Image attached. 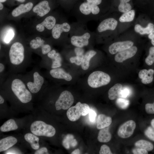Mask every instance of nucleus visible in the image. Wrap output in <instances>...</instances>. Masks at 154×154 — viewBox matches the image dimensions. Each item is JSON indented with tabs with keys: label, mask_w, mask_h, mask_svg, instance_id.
I'll use <instances>...</instances> for the list:
<instances>
[{
	"label": "nucleus",
	"mask_w": 154,
	"mask_h": 154,
	"mask_svg": "<svg viewBox=\"0 0 154 154\" xmlns=\"http://www.w3.org/2000/svg\"><path fill=\"white\" fill-rule=\"evenodd\" d=\"M4 61L8 67V73L15 74L24 72L31 62L25 54L24 45L18 42L11 46Z\"/></svg>",
	"instance_id": "1"
},
{
	"label": "nucleus",
	"mask_w": 154,
	"mask_h": 154,
	"mask_svg": "<svg viewBox=\"0 0 154 154\" xmlns=\"http://www.w3.org/2000/svg\"><path fill=\"white\" fill-rule=\"evenodd\" d=\"M102 1L86 0L75 8L71 12L72 14L77 22L83 24H86L91 21L100 20L108 13L100 7Z\"/></svg>",
	"instance_id": "2"
},
{
	"label": "nucleus",
	"mask_w": 154,
	"mask_h": 154,
	"mask_svg": "<svg viewBox=\"0 0 154 154\" xmlns=\"http://www.w3.org/2000/svg\"><path fill=\"white\" fill-rule=\"evenodd\" d=\"M71 25L69 40L75 47L83 48L88 46L92 40L95 39V32L89 30L86 24L77 21Z\"/></svg>",
	"instance_id": "3"
},
{
	"label": "nucleus",
	"mask_w": 154,
	"mask_h": 154,
	"mask_svg": "<svg viewBox=\"0 0 154 154\" xmlns=\"http://www.w3.org/2000/svg\"><path fill=\"white\" fill-rule=\"evenodd\" d=\"M95 33V39L100 40L108 39L115 36L118 27V21L116 18L109 12L102 17Z\"/></svg>",
	"instance_id": "4"
},
{
	"label": "nucleus",
	"mask_w": 154,
	"mask_h": 154,
	"mask_svg": "<svg viewBox=\"0 0 154 154\" xmlns=\"http://www.w3.org/2000/svg\"><path fill=\"white\" fill-rule=\"evenodd\" d=\"M22 76L27 87L32 94L38 93L47 84L44 75L37 66Z\"/></svg>",
	"instance_id": "5"
},
{
	"label": "nucleus",
	"mask_w": 154,
	"mask_h": 154,
	"mask_svg": "<svg viewBox=\"0 0 154 154\" xmlns=\"http://www.w3.org/2000/svg\"><path fill=\"white\" fill-rule=\"evenodd\" d=\"M30 130L36 135L48 137L53 136L56 132L55 129L52 126L41 121L33 122L31 125Z\"/></svg>",
	"instance_id": "6"
},
{
	"label": "nucleus",
	"mask_w": 154,
	"mask_h": 154,
	"mask_svg": "<svg viewBox=\"0 0 154 154\" xmlns=\"http://www.w3.org/2000/svg\"><path fill=\"white\" fill-rule=\"evenodd\" d=\"M111 80V78L107 74L100 71H94L88 77V83L92 88H97L106 85Z\"/></svg>",
	"instance_id": "7"
},
{
	"label": "nucleus",
	"mask_w": 154,
	"mask_h": 154,
	"mask_svg": "<svg viewBox=\"0 0 154 154\" xmlns=\"http://www.w3.org/2000/svg\"><path fill=\"white\" fill-rule=\"evenodd\" d=\"M90 109L88 104L78 102L75 106L68 109L67 116L70 121H74L79 119L81 116H84L88 114Z\"/></svg>",
	"instance_id": "8"
},
{
	"label": "nucleus",
	"mask_w": 154,
	"mask_h": 154,
	"mask_svg": "<svg viewBox=\"0 0 154 154\" xmlns=\"http://www.w3.org/2000/svg\"><path fill=\"white\" fill-rule=\"evenodd\" d=\"M74 102V97L71 93L67 90L62 91L56 101L55 106L56 110H68Z\"/></svg>",
	"instance_id": "9"
},
{
	"label": "nucleus",
	"mask_w": 154,
	"mask_h": 154,
	"mask_svg": "<svg viewBox=\"0 0 154 154\" xmlns=\"http://www.w3.org/2000/svg\"><path fill=\"white\" fill-rule=\"evenodd\" d=\"M71 28V24L67 21L56 23L52 30V36L54 39L58 40L63 34L69 35Z\"/></svg>",
	"instance_id": "10"
},
{
	"label": "nucleus",
	"mask_w": 154,
	"mask_h": 154,
	"mask_svg": "<svg viewBox=\"0 0 154 154\" xmlns=\"http://www.w3.org/2000/svg\"><path fill=\"white\" fill-rule=\"evenodd\" d=\"M136 126V123L134 121H127L119 127L117 132L118 135L122 138H128L133 134Z\"/></svg>",
	"instance_id": "11"
},
{
	"label": "nucleus",
	"mask_w": 154,
	"mask_h": 154,
	"mask_svg": "<svg viewBox=\"0 0 154 154\" xmlns=\"http://www.w3.org/2000/svg\"><path fill=\"white\" fill-rule=\"evenodd\" d=\"M134 43L130 40L119 41L114 42L108 47V51L112 54L117 53L130 48L133 46Z\"/></svg>",
	"instance_id": "12"
},
{
	"label": "nucleus",
	"mask_w": 154,
	"mask_h": 154,
	"mask_svg": "<svg viewBox=\"0 0 154 154\" xmlns=\"http://www.w3.org/2000/svg\"><path fill=\"white\" fill-rule=\"evenodd\" d=\"M45 41L39 37H37L35 39L31 40L29 43V46L31 49L37 50L40 49L41 50V54L45 55L51 50L50 46L48 44H45Z\"/></svg>",
	"instance_id": "13"
},
{
	"label": "nucleus",
	"mask_w": 154,
	"mask_h": 154,
	"mask_svg": "<svg viewBox=\"0 0 154 154\" xmlns=\"http://www.w3.org/2000/svg\"><path fill=\"white\" fill-rule=\"evenodd\" d=\"M137 51V47L135 46H133L129 48L116 54L115 56V60L117 62H121L133 57L136 54Z\"/></svg>",
	"instance_id": "14"
},
{
	"label": "nucleus",
	"mask_w": 154,
	"mask_h": 154,
	"mask_svg": "<svg viewBox=\"0 0 154 154\" xmlns=\"http://www.w3.org/2000/svg\"><path fill=\"white\" fill-rule=\"evenodd\" d=\"M46 55V57L44 58L50 60V68L51 69L61 67L62 59L61 54L59 52H56L55 50L52 49Z\"/></svg>",
	"instance_id": "15"
},
{
	"label": "nucleus",
	"mask_w": 154,
	"mask_h": 154,
	"mask_svg": "<svg viewBox=\"0 0 154 154\" xmlns=\"http://www.w3.org/2000/svg\"><path fill=\"white\" fill-rule=\"evenodd\" d=\"M47 72L52 77L56 79H63L69 81L71 80L72 78L69 74L60 67L51 69Z\"/></svg>",
	"instance_id": "16"
},
{
	"label": "nucleus",
	"mask_w": 154,
	"mask_h": 154,
	"mask_svg": "<svg viewBox=\"0 0 154 154\" xmlns=\"http://www.w3.org/2000/svg\"><path fill=\"white\" fill-rule=\"evenodd\" d=\"M56 20L54 17L52 15L48 16L41 23L36 26V29L40 32L44 31V27L48 30H52L56 24Z\"/></svg>",
	"instance_id": "17"
},
{
	"label": "nucleus",
	"mask_w": 154,
	"mask_h": 154,
	"mask_svg": "<svg viewBox=\"0 0 154 154\" xmlns=\"http://www.w3.org/2000/svg\"><path fill=\"white\" fill-rule=\"evenodd\" d=\"M50 10L48 2L47 1L44 0L36 5L33 8V11L38 15L42 17L48 14Z\"/></svg>",
	"instance_id": "18"
},
{
	"label": "nucleus",
	"mask_w": 154,
	"mask_h": 154,
	"mask_svg": "<svg viewBox=\"0 0 154 154\" xmlns=\"http://www.w3.org/2000/svg\"><path fill=\"white\" fill-rule=\"evenodd\" d=\"M154 74V70L152 69H150L148 70L144 69L139 71L138 76L141 79V82L142 83L147 84L153 81Z\"/></svg>",
	"instance_id": "19"
},
{
	"label": "nucleus",
	"mask_w": 154,
	"mask_h": 154,
	"mask_svg": "<svg viewBox=\"0 0 154 154\" xmlns=\"http://www.w3.org/2000/svg\"><path fill=\"white\" fill-rule=\"evenodd\" d=\"M17 140L15 137L10 136L0 140V152L7 150L12 147L17 142Z\"/></svg>",
	"instance_id": "20"
},
{
	"label": "nucleus",
	"mask_w": 154,
	"mask_h": 154,
	"mask_svg": "<svg viewBox=\"0 0 154 154\" xmlns=\"http://www.w3.org/2000/svg\"><path fill=\"white\" fill-rule=\"evenodd\" d=\"M33 6V3L31 2L25 4H21L13 11L12 15L14 17L18 16L21 14L29 11Z\"/></svg>",
	"instance_id": "21"
},
{
	"label": "nucleus",
	"mask_w": 154,
	"mask_h": 154,
	"mask_svg": "<svg viewBox=\"0 0 154 154\" xmlns=\"http://www.w3.org/2000/svg\"><path fill=\"white\" fill-rule=\"evenodd\" d=\"M112 122V119L109 116L100 114L98 117L96 127L98 129L108 127Z\"/></svg>",
	"instance_id": "22"
},
{
	"label": "nucleus",
	"mask_w": 154,
	"mask_h": 154,
	"mask_svg": "<svg viewBox=\"0 0 154 154\" xmlns=\"http://www.w3.org/2000/svg\"><path fill=\"white\" fill-rule=\"evenodd\" d=\"M135 31L141 35H149L154 29V25L151 23L148 24L145 27H143L141 25L137 24L134 26Z\"/></svg>",
	"instance_id": "23"
},
{
	"label": "nucleus",
	"mask_w": 154,
	"mask_h": 154,
	"mask_svg": "<svg viewBox=\"0 0 154 154\" xmlns=\"http://www.w3.org/2000/svg\"><path fill=\"white\" fill-rule=\"evenodd\" d=\"M97 53V52L96 51L93 50H90L87 51L84 54L81 64V67L83 70H86L88 68L90 60Z\"/></svg>",
	"instance_id": "24"
},
{
	"label": "nucleus",
	"mask_w": 154,
	"mask_h": 154,
	"mask_svg": "<svg viewBox=\"0 0 154 154\" xmlns=\"http://www.w3.org/2000/svg\"><path fill=\"white\" fill-rule=\"evenodd\" d=\"M108 127L101 129L98 134L97 139L99 141L106 143L109 141L112 138V135L109 130Z\"/></svg>",
	"instance_id": "25"
},
{
	"label": "nucleus",
	"mask_w": 154,
	"mask_h": 154,
	"mask_svg": "<svg viewBox=\"0 0 154 154\" xmlns=\"http://www.w3.org/2000/svg\"><path fill=\"white\" fill-rule=\"evenodd\" d=\"M25 139L29 143L32 149L37 150L39 147V138L33 134L28 133L24 136Z\"/></svg>",
	"instance_id": "26"
},
{
	"label": "nucleus",
	"mask_w": 154,
	"mask_h": 154,
	"mask_svg": "<svg viewBox=\"0 0 154 154\" xmlns=\"http://www.w3.org/2000/svg\"><path fill=\"white\" fill-rule=\"evenodd\" d=\"M122 88V85L119 83L116 84L112 87L108 92L109 99L110 100H113L119 96V93Z\"/></svg>",
	"instance_id": "27"
},
{
	"label": "nucleus",
	"mask_w": 154,
	"mask_h": 154,
	"mask_svg": "<svg viewBox=\"0 0 154 154\" xmlns=\"http://www.w3.org/2000/svg\"><path fill=\"white\" fill-rule=\"evenodd\" d=\"M18 126L15 121L13 119H9L1 126L0 130L3 132H8L17 129Z\"/></svg>",
	"instance_id": "28"
},
{
	"label": "nucleus",
	"mask_w": 154,
	"mask_h": 154,
	"mask_svg": "<svg viewBox=\"0 0 154 154\" xmlns=\"http://www.w3.org/2000/svg\"><path fill=\"white\" fill-rule=\"evenodd\" d=\"M135 14L134 10H131L123 13L119 19V21L121 23H128L132 21L134 19Z\"/></svg>",
	"instance_id": "29"
},
{
	"label": "nucleus",
	"mask_w": 154,
	"mask_h": 154,
	"mask_svg": "<svg viewBox=\"0 0 154 154\" xmlns=\"http://www.w3.org/2000/svg\"><path fill=\"white\" fill-rule=\"evenodd\" d=\"M135 145L138 148L145 149L147 151H152L154 147L153 145L151 143L143 139L137 141L135 143Z\"/></svg>",
	"instance_id": "30"
},
{
	"label": "nucleus",
	"mask_w": 154,
	"mask_h": 154,
	"mask_svg": "<svg viewBox=\"0 0 154 154\" xmlns=\"http://www.w3.org/2000/svg\"><path fill=\"white\" fill-rule=\"evenodd\" d=\"M130 0H119L120 3L118 7L119 11L121 13L127 12L132 9V6L129 2Z\"/></svg>",
	"instance_id": "31"
},
{
	"label": "nucleus",
	"mask_w": 154,
	"mask_h": 154,
	"mask_svg": "<svg viewBox=\"0 0 154 154\" xmlns=\"http://www.w3.org/2000/svg\"><path fill=\"white\" fill-rule=\"evenodd\" d=\"M15 35L14 32L12 28H9L6 31L2 38L3 42L8 44L13 38Z\"/></svg>",
	"instance_id": "32"
},
{
	"label": "nucleus",
	"mask_w": 154,
	"mask_h": 154,
	"mask_svg": "<svg viewBox=\"0 0 154 154\" xmlns=\"http://www.w3.org/2000/svg\"><path fill=\"white\" fill-rule=\"evenodd\" d=\"M76 56H72L70 58L71 63H74L77 65L81 64L84 55V53L75 52Z\"/></svg>",
	"instance_id": "33"
},
{
	"label": "nucleus",
	"mask_w": 154,
	"mask_h": 154,
	"mask_svg": "<svg viewBox=\"0 0 154 154\" xmlns=\"http://www.w3.org/2000/svg\"><path fill=\"white\" fill-rule=\"evenodd\" d=\"M146 63L148 65H152L154 62V46L150 48L149 54L145 59Z\"/></svg>",
	"instance_id": "34"
},
{
	"label": "nucleus",
	"mask_w": 154,
	"mask_h": 154,
	"mask_svg": "<svg viewBox=\"0 0 154 154\" xmlns=\"http://www.w3.org/2000/svg\"><path fill=\"white\" fill-rule=\"evenodd\" d=\"M116 103L119 108L125 109L129 106V102L127 100L119 98L117 99L116 101Z\"/></svg>",
	"instance_id": "35"
},
{
	"label": "nucleus",
	"mask_w": 154,
	"mask_h": 154,
	"mask_svg": "<svg viewBox=\"0 0 154 154\" xmlns=\"http://www.w3.org/2000/svg\"><path fill=\"white\" fill-rule=\"evenodd\" d=\"M131 91L130 89L127 87L122 88L119 94V96L125 98L130 94Z\"/></svg>",
	"instance_id": "36"
},
{
	"label": "nucleus",
	"mask_w": 154,
	"mask_h": 154,
	"mask_svg": "<svg viewBox=\"0 0 154 154\" xmlns=\"http://www.w3.org/2000/svg\"><path fill=\"white\" fill-rule=\"evenodd\" d=\"M145 133L149 139L154 141V130L151 127L147 128L145 131Z\"/></svg>",
	"instance_id": "37"
},
{
	"label": "nucleus",
	"mask_w": 154,
	"mask_h": 154,
	"mask_svg": "<svg viewBox=\"0 0 154 154\" xmlns=\"http://www.w3.org/2000/svg\"><path fill=\"white\" fill-rule=\"evenodd\" d=\"M100 154H112L110 147L107 145H103L100 147Z\"/></svg>",
	"instance_id": "38"
},
{
	"label": "nucleus",
	"mask_w": 154,
	"mask_h": 154,
	"mask_svg": "<svg viewBox=\"0 0 154 154\" xmlns=\"http://www.w3.org/2000/svg\"><path fill=\"white\" fill-rule=\"evenodd\" d=\"M145 110L148 114H154V102L153 104L147 103L145 105Z\"/></svg>",
	"instance_id": "39"
},
{
	"label": "nucleus",
	"mask_w": 154,
	"mask_h": 154,
	"mask_svg": "<svg viewBox=\"0 0 154 154\" xmlns=\"http://www.w3.org/2000/svg\"><path fill=\"white\" fill-rule=\"evenodd\" d=\"M132 152L134 154H147V151L141 148H136L133 149Z\"/></svg>",
	"instance_id": "40"
},
{
	"label": "nucleus",
	"mask_w": 154,
	"mask_h": 154,
	"mask_svg": "<svg viewBox=\"0 0 154 154\" xmlns=\"http://www.w3.org/2000/svg\"><path fill=\"white\" fill-rule=\"evenodd\" d=\"M88 114L90 121L91 122L94 121L95 119L96 116V112L93 110L90 109Z\"/></svg>",
	"instance_id": "41"
},
{
	"label": "nucleus",
	"mask_w": 154,
	"mask_h": 154,
	"mask_svg": "<svg viewBox=\"0 0 154 154\" xmlns=\"http://www.w3.org/2000/svg\"><path fill=\"white\" fill-rule=\"evenodd\" d=\"M35 154H48L47 149L45 147H43L36 151Z\"/></svg>",
	"instance_id": "42"
},
{
	"label": "nucleus",
	"mask_w": 154,
	"mask_h": 154,
	"mask_svg": "<svg viewBox=\"0 0 154 154\" xmlns=\"http://www.w3.org/2000/svg\"><path fill=\"white\" fill-rule=\"evenodd\" d=\"M148 37L151 40V43L154 46V29L148 35Z\"/></svg>",
	"instance_id": "43"
},
{
	"label": "nucleus",
	"mask_w": 154,
	"mask_h": 154,
	"mask_svg": "<svg viewBox=\"0 0 154 154\" xmlns=\"http://www.w3.org/2000/svg\"><path fill=\"white\" fill-rule=\"evenodd\" d=\"M80 151L79 149H76L73 151L71 154H80Z\"/></svg>",
	"instance_id": "44"
},
{
	"label": "nucleus",
	"mask_w": 154,
	"mask_h": 154,
	"mask_svg": "<svg viewBox=\"0 0 154 154\" xmlns=\"http://www.w3.org/2000/svg\"><path fill=\"white\" fill-rule=\"evenodd\" d=\"M4 102V99L2 96L0 95V104H3Z\"/></svg>",
	"instance_id": "45"
},
{
	"label": "nucleus",
	"mask_w": 154,
	"mask_h": 154,
	"mask_svg": "<svg viewBox=\"0 0 154 154\" xmlns=\"http://www.w3.org/2000/svg\"><path fill=\"white\" fill-rule=\"evenodd\" d=\"M151 124L152 127L154 129V118L152 119L151 120Z\"/></svg>",
	"instance_id": "46"
},
{
	"label": "nucleus",
	"mask_w": 154,
	"mask_h": 154,
	"mask_svg": "<svg viewBox=\"0 0 154 154\" xmlns=\"http://www.w3.org/2000/svg\"><path fill=\"white\" fill-rule=\"evenodd\" d=\"M3 4L1 3V2L0 3V10H1L3 8Z\"/></svg>",
	"instance_id": "47"
},
{
	"label": "nucleus",
	"mask_w": 154,
	"mask_h": 154,
	"mask_svg": "<svg viewBox=\"0 0 154 154\" xmlns=\"http://www.w3.org/2000/svg\"><path fill=\"white\" fill-rule=\"evenodd\" d=\"M16 0L19 2L23 3V2H24L25 1V0Z\"/></svg>",
	"instance_id": "48"
},
{
	"label": "nucleus",
	"mask_w": 154,
	"mask_h": 154,
	"mask_svg": "<svg viewBox=\"0 0 154 154\" xmlns=\"http://www.w3.org/2000/svg\"><path fill=\"white\" fill-rule=\"evenodd\" d=\"M6 1V0H0V2H4L5 1Z\"/></svg>",
	"instance_id": "49"
},
{
	"label": "nucleus",
	"mask_w": 154,
	"mask_h": 154,
	"mask_svg": "<svg viewBox=\"0 0 154 154\" xmlns=\"http://www.w3.org/2000/svg\"></svg>",
	"instance_id": "50"
}]
</instances>
